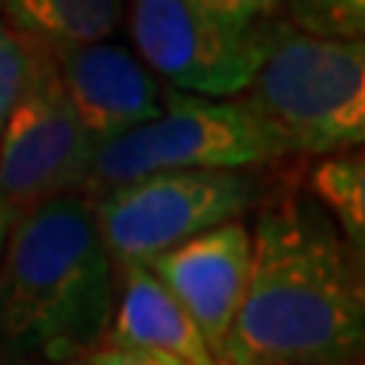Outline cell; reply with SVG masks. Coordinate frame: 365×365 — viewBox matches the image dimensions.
<instances>
[{
  "label": "cell",
  "mask_w": 365,
  "mask_h": 365,
  "mask_svg": "<svg viewBox=\"0 0 365 365\" xmlns=\"http://www.w3.org/2000/svg\"><path fill=\"white\" fill-rule=\"evenodd\" d=\"M64 91L91 143L153 119L165 104V88L155 73L119 43H86L55 52Z\"/></svg>",
  "instance_id": "9"
},
{
  "label": "cell",
  "mask_w": 365,
  "mask_h": 365,
  "mask_svg": "<svg viewBox=\"0 0 365 365\" xmlns=\"http://www.w3.org/2000/svg\"><path fill=\"white\" fill-rule=\"evenodd\" d=\"M122 295L110 319V347L150 350L180 365H222L201 329L143 262H119Z\"/></svg>",
  "instance_id": "10"
},
{
  "label": "cell",
  "mask_w": 365,
  "mask_h": 365,
  "mask_svg": "<svg viewBox=\"0 0 365 365\" xmlns=\"http://www.w3.org/2000/svg\"><path fill=\"white\" fill-rule=\"evenodd\" d=\"M311 195L335 220L344 241L362 256L365 247V162L362 153H332L311 174Z\"/></svg>",
  "instance_id": "12"
},
{
  "label": "cell",
  "mask_w": 365,
  "mask_h": 365,
  "mask_svg": "<svg viewBox=\"0 0 365 365\" xmlns=\"http://www.w3.org/2000/svg\"><path fill=\"white\" fill-rule=\"evenodd\" d=\"M86 365H180L170 356L162 353H150V350H128V347H107L91 353Z\"/></svg>",
  "instance_id": "16"
},
{
  "label": "cell",
  "mask_w": 365,
  "mask_h": 365,
  "mask_svg": "<svg viewBox=\"0 0 365 365\" xmlns=\"http://www.w3.org/2000/svg\"><path fill=\"white\" fill-rule=\"evenodd\" d=\"M262 182L253 168L165 170L98 192V232L113 262H146L213 225L241 220Z\"/></svg>",
  "instance_id": "5"
},
{
  "label": "cell",
  "mask_w": 365,
  "mask_h": 365,
  "mask_svg": "<svg viewBox=\"0 0 365 365\" xmlns=\"http://www.w3.org/2000/svg\"><path fill=\"white\" fill-rule=\"evenodd\" d=\"M143 265L182 304L213 356L222 362V347L250 274V228L237 220L213 225L165 253L150 256Z\"/></svg>",
  "instance_id": "8"
},
{
  "label": "cell",
  "mask_w": 365,
  "mask_h": 365,
  "mask_svg": "<svg viewBox=\"0 0 365 365\" xmlns=\"http://www.w3.org/2000/svg\"><path fill=\"white\" fill-rule=\"evenodd\" d=\"M113 307V256L91 201L67 192L9 222L0 250V362H76L107 338Z\"/></svg>",
  "instance_id": "2"
},
{
  "label": "cell",
  "mask_w": 365,
  "mask_h": 365,
  "mask_svg": "<svg viewBox=\"0 0 365 365\" xmlns=\"http://www.w3.org/2000/svg\"><path fill=\"white\" fill-rule=\"evenodd\" d=\"M198 4L237 25H259V21H268L280 6H287V0H198Z\"/></svg>",
  "instance_id": "15"
},
{
  "label": "cell",
  "mask_w": 365,
  "mask_h": 365,
  "mask_svg": "<svg viewBox=\"0 0 365 365\" xmlns=\"http://www.w3.org/2000/svg\"><path fill=\"white\" fill-rule=\"evenodd\" d=\"M304 365H359V362H304Z\"/></svg>",
  "instance_id": "18"
},
{
  "label": "cell",
  "mask_w": 365,
  "mask_h": 365,
  "mask_svg": "<svg viewBox=\"0 0 365 365\" xmlns=\"http://www.w3.org/2000/svg\"><path fill=\"white\" fill-rule=\"evenodd\" d=\"M292 28L317 37L362 40L365 0H287Z\"/></svg>",
  "instance_id": "13"
},
{
  "label": "cell",
  "mask_w": 365,
  "mask_h": 365,
  "mask_svg": "<svg viewBox=\"0 0 365 365\" xmlns=\"http://www.w3.org/2000/svg\"><path fill=\"white\" fill-rule=\"evenodd\" d=\"M362 341L359 253L311 192L274 198L250 232V274L222 365L356 362Z\"/></svg>",
  "instance_id": "1"
},
{
  "label": "cell",
  "mask_w": 365,
  "mask_h": 365,
  "mask_svg": "<svg viewBox=\"0 0 365 365\" xmlns=\"http://www.w3.org/2000/svg\"><path fill=\"white\" fill-rule=\"evenodd\" d=\"M289 155H332L365 140V46L271 25L259 71L241 91Z\"/></svg>",
  "instance_id": "3"
},
{
  "label": "cell",
  "mask_w": 365,
  "mask_h": 365,
  "mask_svg": "<svg viewBox=\"0 0 365 365\" xmlns=\"http://www.w3.org/2000/svg\"><path fill=\"white\" fill-rule=\"evenodd\" d=\"M91 153L55 55L28 40L25 79L0 128V201L9 216L86 186Z\"/></svg>",
  "instance_id": "6"
},
{
  "label": "cell",
  "mask_w": 365,
  "mask_h": 365,
  "mask_svg": "<svg viewBox=\"0 0 365 365\" xmlns=\"http://www.w3.org/2000/svg\"><path fill=\"white\" fill-rule=\"evenodd\" d=\"M271 25H237L198 0H131L140 61L174 88L201 98L241 95L265 58Z\"/></svg>",
  "instance_id": "7"
},
{
  "label": "cell",
  "mask_w": 365,
  "mask_h": 365,
  "mask_svg": "<svg viewBox=\"0 0 365 365\" xmlns=\"http://www.w3.org/2000/svg\"><path fill=\"white\" fill-rule=\"evenodd\" d=\"M67 365H79V362H67Z\"/></svg>",
  "instance_id": "19"
},
{
  "label": "cell",
  "mask_w": 365,
  "mask_h": 365,
  "mask_svg": "<svg viewBox=\"0 0 365 365\" xmlns=\"http://www.w3.org/2000/svg\"><path fill=\"white\" fill-rule=\"evenodd\" d=\"M28 64V40L0 19V128L13 110Z\"/></svg>",
  "instance_id": "14"
},
{
  "label": "cell",
  "mask_w": 365,
  "mask_h": 365,
  "mask_svg": "<svg viewBox=\"0 0 365 365\" xmlns=\"http://www.w3.org/2000/svg\"><path fill=\"white\" fill-rule=\"evenodd\" d=\"M0 16L16 34L55 55L107 40L122 19V0H0Z\"/></svg>",
  "instance_id": "11"
},
{
  "label": "cell",
  "mask_w": 365,
  "mask_h": 365,
  "mask_svg": "<svg viewBox=\"0 0 365 365\" xmlns=\"http://www.w3.org/2000/svg\"><path fill=\"white\" fill-rule=\"evenodd\" d=\"M9 222H13V216H9V210L4 207V201H0V250H4V237H6Z\"/></svg>",
  "instance_id": "17"
},
{
  "label": "cell",
  "mask_w": 365,
  "mask_h": 365,
  "mask_svg": "<svg viewBox=\"0 0 365 365\" xmlns=\"http://www.w3.org/2000/svg\"><path fill=\"white\" fill-rule=\"evenodd\" d=\"M287 155L283 137L244 101L165 88V104L153 119L95 146L86 186L98 195L165 170L262 168Z\"/></svg>",
  "instance_id": "4"
}]
</instances>
